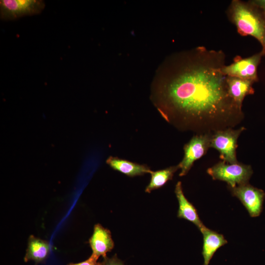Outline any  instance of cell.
<instances>
[{"instance_id": "cell-7", "label": "cell", "mask_w": 265, "mask_h": 265, "mask_svg": "<svg viewBox=\"0 0 265 265\" xmlns=\"http://www.w3.org/2000/svg\"><path fill=\"white\" fill-rule=\"evenodd\" d=\"M211 134H199L195 135L184 146V156L178 165L181 169L180 176L186 175L193 163L206 154L209 148H210Z\"/></svg>"}, {"instance_id": "cell-11", "label": "cell", "mask_w": 265, "mask_h": 265, "mask_svg": "<svg viewBox=\"0 0 265 265\" xmlns=\"http://www.w3.org/2000/svg\"><path fill=\"white\" fill-rule=\"evenodd\" d=\"M50 251V245L48 241L30 235L24 258V262L26 263L33 261L35 265L45 263L49 256Z\"/></svg>"}, {"instance_id": "cell-9", "label": "cell", "mask_w": 265, "mask_h": 265, "mask_svg": "<svg viewBox=\"0 0 265 265\" xmlns=\"http://www.w3.org/2000/svg\"><path fill=\"white\" fill-rule=\"evenodd\" d=\"M89 243L92 249L91 255L98 260L100 257H106L114 246L110 231L100 224L94 225L93 232L89 239Z\"/></svg>"}, {"instance_id": "cell-16", "label": "cell", "mask_w": 265, "mask_h": 265, "mask_svg": "<svg viewBox=\"0 0 265 265\" xmlns=\"http://www.w3.org/2000/svg\"><path fill=\"white\" fill-rule=\"evenodd\" d=\"M101 265H125L123 262L119 259L116 254L112 257H107V256L103 258L101 262Z\"/></svg>"}, {"instance_id": "cell-4", "label": "cell", "mask_w": 265, "mask_h": 265, "mask_svg": "<svg viewBox=\"0 0 265 265\" xmlns=\"http://www.w3.org/2000/svg\"><path fill=\"white\" fill-rule=\"evenodd\" d=\"M244 129V127L238 130L228 128L214 132L211 136L210 147L219 152L220 158L223 161L229 163L238 162L236 157L237 140Z\"/></svg>"}, {"instance_id": "cell-12", "label": "cell", "mask_w": 265, "mask_h": 265, "mask_svg": "<svg viewBox=\"0 0 265 265\" xmlns=\"http://www.w3.org/2000/svg\"><path fill=\"white\" fill-rule=\"evenodd\" d=\"M203 237L202 254L204 259L203 265H209L216 251L228 241L223 235L212 230L206 226L200 230Z\"/></svg>"}, {"instance_id": "cell-18", "label": "cell", "mask_w": 265, "mask_h": 265, "mask_svg": "<svg viewBox=\"0 0 265 265\" xmlns=\"http://www.w3.org/2000/svg\"></svg>"}, {"instance_id": "cell-8", "label": "cell", "mask_w": 265, "mask_h": 265, "mask_svg": "<svg viewBox=\"0 0 265 265\" xmlns=\"http://www.w3.org/2000/svg\"><path fill=\"white\" fill-rule=\"evenodd\" d=\"M263 56L261 52L244 58L237 56L235 57L232 64L229 65H225L223 67L222 72L227 76L257 81L259 80L257 68Z\"/></svg>"}, {"instance_id": "cell-3", "label": "cell", "mask_w": 265, "mask_h": 265, "mask_svg": "<svg viewBox=\"0 0 265 265\" xmlns=\"http://www.w3.org/2000/svg\"><path fill=\"white\" fill-rule=\"evenodd\" d=\"M213 180L226 182L228 187L248 183L253 174L251 166L238 163H229L220 161L207 170Z\"/></svg>"}, {"instance_id": "cell-1", "label": "cell", "mask_w": 265, "mask_h": 265, "mask_svg": "<svg viewBox=\"0 0 265 265\" xmlns=\"http://www.w3.org/2000/svg\"><path fill=\"white\" fill-rule=\"evenodd\" d=\"M221 50L199 46L175 53L162 65L152 99L168 122L199 134L232 128L243 113L228 92Z\"/></svg>"}, {"instance_id": "cell-15", "label": "cell", "mask_w": 265, "mask_h": 265, "mask_svg": "<svg viewBox=\"0 0 265 265\" xmlns=\"http://www.w3.org/2000/svg\"><path fill=\"white\" fill-rule=\"evenodd\" d=\"M179 169L177 165L156 171H151L150 173L151 180L145 191L150 193L153 190L161 188L168 181L172 180L175 172Z\"/></svg>"}, {"instance_id": "cell-6", "label": "cell", "mask_w": 265, "mask_h": 265, "mask_svg": "<svg viewBox=\"0 0 265 265\" xmlns=\"http://www.w3.org/2000/svg\"><path fill=\"white\" fill-rule=\"evenodd\" d=\"M229 188L232 194L240 201L251 217H256L261 214L265 199L264 190L248 183Z\"/></svg>"}, {"instance_id": "cell-10", "label": "cell", "mask_w": 265, "mask_h": 265, "mask_svg": "<svg viewBox=\"0 0 265 265\" xmlns=\"http://www.w3.org/2000/svg\"><path fill=\"white\" fill-rule=\"evenodd\" d=\"M175 193L179 203L178 217L192 222L200 231L202 230L205 226L200 220L195 207L185 197L181 182L176 185Z\"/></svg>"}, {"instance_id": "cell-2", "label": "cell", "mask_w": 265, "mask_h": 265, "mask_svg": "<svg viewBox=\"0 0 265 265\" xmlns=\"http://www.w3.org/2000/svg\"><path fill=\"white\" fill-rule=\"evenodd\" d=\"M227 15L239 34L251 35L260 43L261 52L265 55V12L251 0H233L228 8Z\"/></svg>"}, {"instance_id": "cell-5", "label": "cell", "mask_w": 265, "mask_h": 265, "mask_svg": "<svg viewBox=\"0 0 265 265\" xmlns=\"http://www.w3.org/2000/svg\"><path fill=\"white\" fill-rule=\"evenodd\" d=\"M45 6L44 1L41 0H1L0 18L13 20L25 16L38 14Z\"/></svg>"}, {"instance_id": "cell-17", "label": "cell", "mask_w": 265, "mask_h": 265, "mask_svg": "<svg viewBox=\"0 0 265 265\" xmlns=\"http://www.w3.org/2000/svg\"><path fill=\"white\" fill-rule=\"evenodd\" d=\"M67 265H101V262H98V260L91 255L86 260L77 263H69Z\"/></svg>"}, {"instance_id": "cell-14", "label": "cell", "mask_w": 265, "mask_h": 265, "mask_svg": "<svg viewBox=\"0 0 265 265\" xmlns=\"http://www.w3.org/2000/svg\"><path fill=\"white\" fill-rule=\"evenodd\" d=\"M106 162L112 169L129 177L141 176L150 173L151 171L147 165L138 164L117 157H110Z\"/></svg>"}, {"instance_id": "cell-13", "label": "cell", "mask_w": 265, "mask_h": 265, "mask_svg": "<svg viewBox=\"0 0 265 265\" xmlns=\"http://www.w3.org/2000/svg\"><path fill=\"white\" fill-rule=\"evenodd\" d=\"M254 82L251 80L227 76L229 94L239 106L242 107V102L246 96L254 93L252 87Z\"/></svg>"}]
</instances>
